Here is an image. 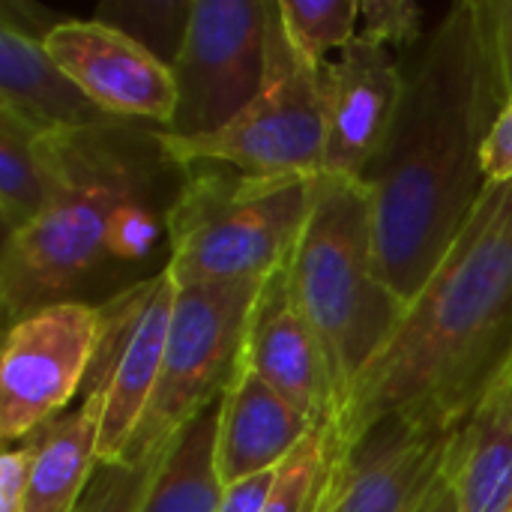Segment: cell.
Segmentation results:
<instances>
[{
  "mask_svg": "<svg viewBox=\"0 0 512 512\" xmlns=\"http://www.w3.org/2000/svg\"><path fill=\"white\" fill-rule=\"evenodd\" d=\"M504 105L489 0H459L420 42L390 138L363 174L378 273L402 303L483 201V147Z\"/></svg>",
  "mask_w": 512,
  "mask_h": 512,
  "instance_id": "cell-1",
  "label": "cell"
},
{
  "mask_svg": "<svg viewBox=\"0 0 512 512\" xmlns=\"http://www.w3.org/2000/svg\"><path fill=\"white\" fill-rule=\"evenodd\" d=\"M512 363V180L486 189L474 216L357 378L336 444L387 417L462 423Z\"/></svg>",
  "mask_w": 512,
  "mask_h": 512,
  "instance_id": "cell-2",
  "label": "cell"
},
{
  "mask_svg": "<svg viewBox=\"0 0 512 512\" xmlns=\"http://www.w3.org/2000/svg\"><path fill=\"white\" fill-rule=\"evenodd\" d=\"M54 192L45 213L3 240L0 294L9 327L69 303L72 291L108 264V222L135 198H156L165 174H180L162 144V129L108 120L45 135Z\"/></svg>",
  "mask_w": 512,
  "mask_h": 512,
  "instance_id": "cell-3",
  "label": "cell"
},
{
  "mask_svg": "<svg viewBox=\"0 0 512 512\" xmlns=\"http://www.w3.org/2000/svg\"><path fill=\"white\" fill-rule=\"evenodd\" d=\"M288 282L324 351L339 420L357 378L405 312L378 273L372 198L363 180L315 177L309 213L288 261Z\"/></svg>",
  "mask_w": 512,
  "mask_h": 512,
  "instance_id": "cell-4",
  "label": "cell"
},
{
  "mask_svg": "<svg viewBox=\"0 0 512 512\" xmlns=\"http://www.w3.org/2000/svg\"><path fill=\"white\" fill-rule=\"evenodd\" d=\"M315 177H258L216 162L186 165L165 213L177 288L264 282L291 261Z\"/></svg>",
  "mask_w": 512,
  "mask_h": 512,
  "instance_id": "cell-5",
  "label": "cell"
},
{
  "mask_svg": "<svg viewBox=\"0 0 512 512\" xmlns=\"http://www.w3.org/2000/svg\"><path fill=\"white\" fill-rule=\"evenodd\" d=\"M261 285L222 282L177 288L159 378L120 462L135 465L162 453L186 423L222 399L240 363L246 324Z\"/></svg>",
  "mask_w": 512,
  "mask_h": 512,
  "instance_id": "cell-6",
  "label": "cell"
},
{
  "mask_svg": "<svg viewBox=\"0 0 512 512\" xmlns=\"http://www.w3.org/2000/svg\"><path fill=\"white\" fill-rule=\"evenodd\" d=\"M177 165L216 162L258 177H318L324 171V105L318 72L288 42L279 6L270 30L267 81L258 99L228 126L198 138L162 132Z\"/></svg>",
  "mask_w": 512,
  "mask_h": 512,
  "instance_id": "cell-7",
  "label": "cell"
},
{
  "mask_svg": "<svg viewBox=\"0 0 512 512\" xmlns=\"http://www.w3.org/2000/svg\"><path fill=\"white\" fill-rule=\"evenodd\" d=\"M276 6L279 0H195L171 66L177 111L168 135L219 132L258 99L267 81Z\"/></svg>",
  "mask_w": 512,
  "mask_h": 512,
  "instance_id": "cell-8",
  "label": "cell"
},
{
  "mask_svg": "<svg viewBox=\"0 0 512 512\" xmlns=\"http://www.w3.org/2000/svg\"><path fill=\"white\" fill-rule=\"evenodd\" d=\"M174 303L177 285L162 267L99 306L96 354L81 390L102 396L99 462H120L153 396Z\"/></svg>",
  "mask_w": 512,
  "mask_h": 512,
  "instance_id": "cell-9",
  "label": "cell"
},
{
  "mask_svg": "<svg viewBox=\"0 0 512 512\" xmlns=\"http://www.w3.org/2000/svg\"><path fill=\"white\" fill-rule=\"evenodd\" d=\"M99 339V306H45L9 327L0 360V435L24 441L63 417L84 390Z\"/></svg>",
  "mask_w": 512,
  "mask_h": 512,
  "instance_id": "cell-10",
  "label": "cell"
},
{
  "mask_svg": "<svg viewBox=\"0 0 512 512\" xmlns=\"http://www.w3.org/2000/svg\"><path fill=\"white\" fill-rule=\"evenodd\" d=\"M456 426L387 417L351 447L336 444L318 512H426L444 486Z\"/></svg>",
  "mask_w": 512,
  "mask_h": 512,
  "instance_id": "cell-11",
  "label": "cell"
},
{
  "mask_svg": "<svg viewBox=\"0 0 512 512\" xmlns=\"http://www.w3.org/2000/svg\"><path fill=\"white\" fill-rule=\"evenodd\" d=\"M42 42L99 111L168 132L177 111V84L174 72L147 48L96 18H63L48 27Z\"/></svg>",
  "mask_w": 512,
  "mask_h": 512,
  "instance_id": "cell-12",
  "label": "cell"
},
{
  "mask_svg": "<svg viewBox=\"0 0 512 512\" xmlns=\"http://www.w3.org/2000/svg\"><path fill=\"white\" fill-rule=\"evenodd\" d=\"M324 105V171L357 177L384 150L396 123L405 72L390 48L357 36L318 72Z\"/></svg>",
  "mask_w": 512,
  "mask_h": 512,
  "instance_id": "cell-13",
  "label": "cell"
},
{
  "mask_svg": "<svg viewBox=\"0 0 512 512\" xmlns=\"http://www.w3.org/2000/svg\"><path fill=\"white\" fill-rule=\"evenodd\" d=\"M240 363L270 384L285 402H291L312 426H336V399L327 360L291 294L288 264L267 276L255 297Z\"/></svg>",
  "mask_w": 512,
  "mask_h": 512,
  "instance_id": "cell-14",
  "label": "cell"
},
{
  "mask_svg": "<svg viewBox=\"0 0 512 512\" xmlns=\"http://www.w3.org/2000/svg\"><path fill=\"white\" fill-rule=\"evenodd\" d=\"M315 426L285 402L252 369L237 363L219 417V474L222 483H237L279 468Z\"/></svg>",
  "mask_w": 512,
  "mask_h": 512,
  "instance_id": "cell-15",
  "label": "cell"
},
{
  "mask_svg": "<svg viewBox=\"0 0 512 512\" xmlns=\"http://www.w3.org/2000/svg\"><path fill=\"white\" fill-rule=\"evenodd\" d=\"M444 480L459 512H512V363L456 426Z\"/></svg>",
  "mask_w": 512,
  "mask_h": 512,
  "instance_id": "cell-16",
  "label": "cell"
},
{
  "mask_svg": "<svg viewBox=\"0 0 512 512\" xmlns=\"http://www.w3.org/2000/svg\"><path fill=\"white\" fill-rule=\"evenodd\" d=\"M0 111L15 114L42 135L117 120L78 90V84L51 60L39 36L9 21L0 24Z\"/></svg>",
  "mask_w": 512,
  "mask_h": 512,
  "instance_id": "cell-17",
  "label": "cell"
},
{
  "mask_svg": "<svg viewBox=\"0 0 512 512\" xmlns=\"http://www.w3.org/2000/svg\"><path fill=\"white\" fill-rule=\"evenodd\" d=\"M102 396L84 393L78 408L39 429V450L21 512H72L99 465Z\"/></svg>",
  "mask_w": 512,
  "mask_h": 512,
  "instance_id": "cell-18",
  "label": "cell"
},
{
  "mask_svg": "<svg viewBox=\"0 0 512 512\" xmlns=\"http://www.w3.org/2000/svg\"><path fill=\"white\" fill-rule=\"evenodd\" d=\"M219 417L222 399L177 432L150 486L144 512H219L225 492L216 456Z\"/></svg>",
  "mask_w": 512,
  "mask_h": 512,
  "instance_id": "cell-19",
  "label": "cell"
},
{
  "mask_svg": "<svg viewBox=\"0 0 512 512\" xmlns=\"http://www.w3.org/2000/svg\"><path fill=\"white\" fill-rule=\"evenodd\" d=\"M54 192V171L45 153V135L0 111V216L12 237L33 225Z\"/></svg>",
  "mask_w": 512,
  "mask_h": 512,
  "instance_id": "cell-20",
  "label": "cell"
},
{
  "mask_svg": "<svg viewBox=\"0 0 512 512\" xmlns=\"http://www.w3.org/2000/svg\"><path fill=\"white\" fill-rule=\"evenodd\" d=\"M279 15L297 57L315 72L330 63L333 48H348L360 27L357 0H279Z\"/></svg>",
  "mask_w": 512,
  "mask_h": 512,
  "instance_id": "cell-21",
  "label": "cell"
},
{
  "mask_svg": "<svg viewBox=\"0 0 512 512\" xmlns=\"http://www.w3.org/2000/svg\"><path fill=\"white\" fill-rule=\"evenodd\" d=\"M192 9V0H108L93 18L120 30L171 69L183 48Z\"/></svg>",
  "mask_w": 512,
  "mask_h": 512,
  "instance_id": "cell-22",
  "label": "cell"
},
{
  "mask_svg": "<svg viewBox=\"0 0 512 512\" xmlns=\"http://www.w3.org/2000/svg\"><path fill=\"white\" fill-rule=\"evenodd\" d=\"M336 426H315L306 441L276 468V483L264 512H315L336 465Z\"/></svg>",
  "mask_w": 512,
  "mask_h": 512,
  "instance_id": "cell-23",
  "label": "cell"
},
{
  "mask_svg": "<svg viewBox=\"0 0 512 512\" xmlns=\"http://www.w3.org/2000/svg\"><path fill=\"white\" fill-rule=\"evenodd\" d=\"M168 450V447H165ZM165 450L144 462H99L72 512H144Z\"/></svg>",
  "mask_w": 512,
  "mask_h": 512,
  "instance_id": "cell-24",
  "label": "cell"
},
{
  "mask_svg": "<svg viewBox=\"0 0 512 512\" xmlns=\"http://www.w3.org/2000/svg\"><path fill=\"white\" fill-rule=\"evenodd\" d=\"M168 207L156 198H135L114 210L108 222V258L120 264H135L153 255L162 240Z\"/></svg>",
  "mask_w": 512,
  "mask_h": 512,
  "instance_id": "cell-25",
  "label": "cell"
},
{
  "mask_svg": "<svg viewBox=\"0 0 512 512\" xmlns=\"http://www.w3.org/2000/svg\"><path fill=\"white\" fill-rule=\"evenodd\" d=\"M426 9L414 0H360L357 36L381 48H417L426 33Z\"/></svg>",
  "mask_w": 512,
  "mask_h": 512,
  "instance_id": "cell-26",
  "label": "cell"
},
{
  "mask_svg": "<svg viewBox=\"0 0 512 512\" xmlns=\"http://www.w3.org/2000/svg\"><path fill=\"white\" fill-rule=\"evenodd\" d=\"M36 450H39V432L24 438L21 447L3 453V459H0V512H21L27 486H30Z\"/></svg>",
  "mask_w": 512,
  "mask_h": 512,
  "instance_id": "cell-27",
  "label": "cell"
},
{
  "mask_svg": "<svg viewBox=\"0 0 512 512\" xmlns=\"http://www.w3.org/2000/svg\"><path fill=\"white\" fill-rule=\"evenodd\" d=\"M483 171L489 186L495 183H510L512 180V96L501 108L486 147H483Z\"/></svg>",
  "mask_w": 512,
  "mask_h": 512,
  "instance_id": "cell-28",
  "label": "cell"
},
{
  "mask_svg": "<svg viewBox=\"0 0 512 512\" xmlns=\"http://www.w3.org/2000/svg\"><path fill=\"white\" fill-rule=\"evenodd\" d=\"M273 483H276V468L246 477V480H237V483H228L222 492L219 512H264L270 492H273Z\"/></svg>",
  "mask_w": 512,
  "mask_h": 512,
  "instance_id": "cell-29",
  "label": "cell"
},
{
  "mask_svg": "<svg viewBox=\"0 0 512 512\" xmlns=\"http://www.w3.org/2000/svg\"><path fill=\"white\" fill-rule=\"evenodd\" d=\"M492 30H495V54L504 78L507 99L512 96V0H489Z\"/></svg>",
  "mask_w": 512,
  "mask_h": 512,
  "instance_id": "cell-30",
  "label": "cell"
},
{
  "mask_svg": "<svg viewBox=\"0 0 512 512\" xmlns=\"http://www.w3.org/2000/svg\"><path fill=\"white\" fill-rule=\"evenodd\" d=\"M426 512H459V510H456V498H453V492H450L447 480H444V486L438 489L435 501L429 504V510H426Z\"/></svg>",
  "mask_w": 512,
  "mask_h": 512,
  "instance_id": "cell-31",
  "label": "cell"
},
{
  "mask_svg": "<svg viewBox=\"0 0 512 512\" xmlns=\"http://www.w3.org/2000/svg\"><path fill=\"white\" fill-rule=\"evenodd\" d=\"M315 512H318V507H315Z\"/></svg>",
  "mask_w": 512,
  "mask_h": 512,
  "instance_id": "cell-32",
  "label": "cell"
}]
</instances>
